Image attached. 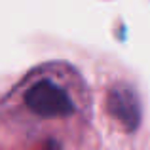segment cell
<instances>
[{
	"instance_id": "2",
	"label": "cell",
	"mask_w": 150,
	"mask_h": 150,
	"mask_svg": "<svg viewBox=\"0 0 150 150\" xmlns=\"http://www.w3.org/2000/svg\"><path fill=\"white\" fill-rule=\"evenodd\" d=\"M108 110L118 122L125 125V129L137 127L141 118L139 103H137L135 91H131L125 86H118L108 95Z\"/></svg>"
},
{
	"instance_id": "1",
	"label": "cell",
	"mask_w": 150,
	"mask_h": 150,
	"mask_svg": "<svg viewBox=\"0 0 150 150\" xmlns=\"http://www.w3.org/2000/svg\"><path fill=\"white\" fill-rule=\"evenodd\" d=\"M25 105L42 118H63L74 112L69 93L51 80H40L30 86L25 93Z\"/></svg>"
}]
</instances>
